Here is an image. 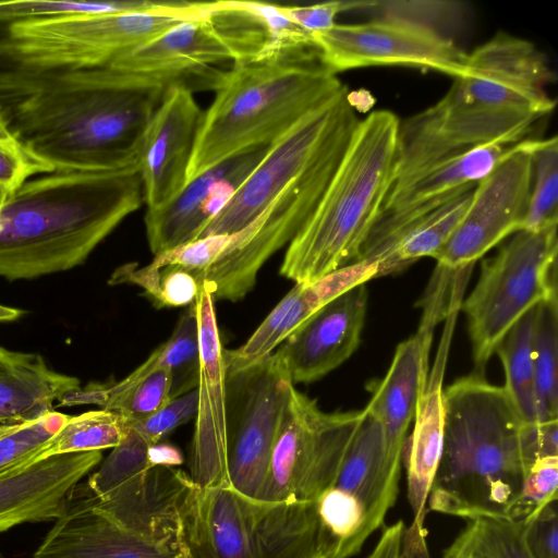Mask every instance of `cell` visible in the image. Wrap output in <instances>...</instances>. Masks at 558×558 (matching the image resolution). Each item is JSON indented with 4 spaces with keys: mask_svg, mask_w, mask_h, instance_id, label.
Wrapping results in <instances>:
<instances>
[{
    "mask_svg": "<svg viewBox=\"0 0 558 558\" xmlns=\"http://www.w3.org/2000/svg\"><path fill=\"white\" fill-rule=\"evenodd\" d=\"M213 73L138 74L110 68L51 72L10 116L13 130L56 172L137 166L144 132L166 92L213 89Z\"/></svg>",
    "mask_w": 558,
    "mask_h": 558,
    "instance_id": "1",
    "label": "cell"
},
{
    "mask_svg": "<svg viewBox=\"0 0 558 558\" xmlns=\"http://www.w3.org/2000/svg\"><path fill=\"white\" fill-rule=\"evenodd\" d=\"M444 441L427 511L473 520L508 518L539 458L537 427L504 387L473 372L444 388Z\"/></svg>",
    "mask_w": 558,
    "mask_h": 558,
    "instance_id": "2",
    "label": "cell"
},
{
    "mask_svg": "<svg viewBox=\"0 0 558 558\" xmlns=\"http://www.w3.org/2000/svg\"><path fill=\"white\" fill-rule=\"evenodd\" d=\"M143 203L137 166L28 180L0 209V277L33 279L83 264Z\"/></svg>",
    "mask_w": 558,
    "mask_h": 558,
    "instance_id": "3",
    "label": "cell"
},
{
    "mask_svg": "<svg viewBox=\"0 0 558 558\" xmlns=\"http://www.w3.org/2000/svg\"><path fill=\"white\" fill-rule=\"evenodd\" d=\"M193 485L155 466L102 498L76 486L33 558H192L183 505Z\"/></svg>",
    "mask_w": 558,
    "mask_h": 558,
    "instance_id": "4",
    "label": "cell"
},
{
    "mask_svg": "<svg viewBox=\"0 0 558 558\" xmlns=\"http://www.w3.org/2000/svg\"><path fill=\"white\" fill-rule=\"evenodd\" d=\"M399 128L389 110L359 121L315 210L288 244L281 276L311 282L359 259L395 183Z\"/></svg>",
    "mask_w": 558,
    "mask_h": 558,
    "instance_id": "5",
    "label": "cell"
},
{
    "mask_svg": "<svg viewBox=\"0 0 558 558\" xmlns=\"http://www.w3.org/2000/svg\"><path fill=\"white\" fill-rule=\"evenodd\" d=\"M343 87L319 57L233 63L203 111L186 183L228 159L268 147Z\"/></svg>",
    "mask_w": 558,
    "mask_h": 558,
    "instance_id": "6",
    "label": "cell"
},
{
    "mask_svg": "<svg viewBox=\"0 0 558 558\" xmlns=\"http://www.w3.org/2000/svg\"><path fill=\"white\" fill-rule=\"evenodd\" d=\"M201 11L202 2L182 1L163 11L22 20L8 28L9 48L25 65L41 72L100 69Z\"/></svg>",
    "mask_w": 558,
    "mask_h": 558,
    "instance_id": "7",
    "label": "cell"
},
{
    "mask_svg": "<svg viewBox=\"0 0 558 558\" xmlns=\"http://www.w3.org/2000/svg\"><path fill=\"white\" fill-rule=\"evenodd\" d=\"M557 226L518 231L483 260L480 278L461 305L474 372L484 373L498 343L522 316L557 294Z\"/></svg>",
    "mask_w": 558,
    "mask_h": 558,
    "instance_id": "8",
    "label": "cell"
},
{
    "mask_svg": "<svg viewBox=\"0 0 558 558\" xmlns=\"http://www.w3.org/2000/svg\"><path fill=\"white\" fill-rule=\"evenodd\" d=\"M359 121L344 85L267 147L259 162L196 239L245 229L299 175L326 155L345 148Z\"/></svg>",
    "mask_w": 558,
    "mask_h": 558,
    "instance_id": "9",
    "label": "cell"
},
{
    "mask_svg": "<svg viewBox=\"0 0 558 558\" xmlns=\"http://www.w3.org/2000/svg\"><path fill=\"white\" fill-rule=\"evenodd\" d=\"M362 416L363 410L325 412L293 386L255 499L316 500L332 485Z\"/></svg>",
    "mask_w": 558,
    "mask_h": 558,
    "instance_id": "10",
    "label": "cell"
},
{
    "mask_svg": "<svg viewBox=\"0 0 558 558\" xmlns=\"http://www.w3.org/2000/svg\"><path fill=\"white\" fill-rule=\"evenodd\" d=\"M347 147L326 155L281 191L243 229L240 245L208 269L193 272L215 300L240 301L253 289L263 265L289 244L312 216Z\"/></svg>",
    "mask_w": 558,
    "mask_h": 558,
    "instance_id": "11",
    "label": "cell"
},
{
    "mask_svg": "<svg viewBox=\"0 0 558 558\" xmlns=\"http://www.w3.org/2000/svg\"><path fill=\"white\" fill-rule=\"evenodd\" d=\"M292 384L276 351L227 375V468L230 487L255 499L267 475Z\"/></svg>",
    "mask_w": 558,
    "mask_h": 558,
    "instance_id": "12",
    "label": "cell"
},
{
    "mask_svg": "<svg viewBox=\"0 0 558 558\" xmlns=\"http://www.w3.org/2000/svg\"><path fill=\"white\" fill-rule=\"evenodd\" d=\"M313 36L322 63L335 74L374 65L420 68L454 78L466 72L468 53L451 38L400 19L336 23Z\"/></svg>",
    "mask_w": 558,
    "mask_h": 558,
    "instance_id": "13",
    "label": "cell"
},
{
    "mask_svg": "<svg viewBox=\"0 0 558 558\" xmlns=\"http://www.w3.org/2000/svg\"><path fill=\"white\" fill-rule=\"evenodd\" d=\"M539 119L534 114L464 105L446 94L432 107L400 121L395 183L478 146L523 141Z\"/></svg>",
    "mask_w": 558,
    "mask_h": 558,
    "instance_id": "14",
    "label": "cell"
},
{
    "mask_svg": "<svg viewBox=\"0 0 558 558\" xmlns=\"http://www.w3.org/2000/svg\"><path fill=\"white\" fill-rule=\"evenodd\" d=\"M535 140L514 144L473 190L470 205L447 243L433 256L437 267H471L490 248L523 230L532 184Z\"/></svg>",
    "mask_w": 558,
    "mask_h": 558,
    "instance_id": "15",
    "label": "cell"
},
{
    "mask_svg": "<svg viewBox=\"0 0 558 558\" xmlns=\"http://www.w3.org/2000/svg\"><path fill=\"white\" fill-rule=\"evenodd\" d=\"M550 81L548 61L534 44L498 32L468 53L465 74L446 94L464 105L543 118L555 107L546 92Z\"/></svg>",
    "mask_w": 558,
    "mask_h": 558,
    "instance_id": "16",
    "label": "cell"
},
{
    "mask_svg": "<svg viewBox=\"0 0 558 558\" xmlns=\"http://www.w3.org/2000/svg\"><path fill=\"white\" fill-rule=\"evenodd\" d=\"M192 305L198 325L199 369L190 477L201 488L230 487L227 468V373L215 299L201 284Z\"/></svg>",
    "mask_w": 558,
    "mask_h": 558,
    "instance_id": "17",
    "label": "cell"
},
{
    "mask_svg": "<svg viewBox=\"0 0 558 558\" xmlns=\"http://www.w3.org/2000/svg\"><path fill=\"white\" fill-rule=\"evenodd\" d=\"M193 93L184 84L171 86L144 132L137 168L147 210L167 205L186 185L203 116Z\"/></svg>",
    "mask_w": 558,
    "mask_h": 558,
    "instance_id": "18",
    "label": "cell"
},
{
    "mask_svg": "<svg viewBox=\"0 0 558 558\" xmlns=\"http://www.w3.org/2000/svg\"><path fill=\"white\" fill-rule=\"evenodd\" d=\"M367 311L365 283L342 293L303 322L277 350L293 385L312 383L357 349Z\"/></svg>",
    "mask_w": 558,
    "mask_h": 558,
    "instance_id": "19",
    "label": "cell"
},
{
    "mask_svg": "<svg viewBox=\"0 0 558 558\" xmlns=\"http://www.w3.org/2000/svg\"><path fill=\"white\" fill-rule=\"evenodd\" d=\"M450 330L444 335L437 361L421 388L414 414V427L405 451L408 499L413 513L409 527L405 526L401 558H429L424 525L427 514V499L434 482L444 441V388L446 357Z\"/></svg>",
    "mask_w": 558,
    "mask_h": 558,
    "instance_id": "20",
    "label": "cell"
},
{
    "mask_svg": "<svg viewBox=\"0 0 558 558\" xmlns=\"http://www.w3.org/2000/svg\"><path fill=\"white\" fill-rule=\"evenodd\" d=\"M267 147L228 159L187 182L167 205L146 210L144 223L154 255L193 241L255 168Z\"/></svg>",
    "mask_w": 558,
    "mask_h": 558,
    "instance_id": "21",
    "label": "cell"
},
{
    "mask_svg": "<svg viewBox=\"0 0 558 558\" xmlns=\"http://www.w3.org/2000/svg\"><path fill=\"white\" fill-rule=\"evenodd\" d=\"M101 451L52 456L0 474V533L26 522L56 521Z\"/></svg>",
    "mask_w": 558,
    "mask_h": 558,
    "instance_id": "22",
    "label": "cell"
},
{
    "mask_svg": "<svg viewBox=\"0 0 558 558\" xmlns=\"http://www.w3.org/2000/svg\"><path fill=\"white\" fill-rule=\"evenodd\" d=\"M441 315L437 306L426 305L417 332L398 344L387 374L371 388L372 398L365 407L380 423L388 463L398 472L407 432L428 373L433 330Z\"/></svg>",
    "mask_w": 558,
    "mask_h": 558,
    "instance_id": "23",
    "label": "cell"
},
{
    "mask_svg": "<svg viewBox=\"0 0 558 558\" xmlns=\"http://www.w3.org/2000/svg\"><path fill=\"white\" fill-rule=\"evenodd\" d=\"M240 496L248 558H331L315 500L266 502Z\"/></svg>",
    "mask_w": 558,
    "mask_h": 558,
    "instance_id": "24",
    "label": "cell"
},
{
    "mask_svg": "<svg viewBox=\"0 0 558 558\" xmlns=\"http://www.w3.org/2000/svg\"><path fill=\"white\" fill-rule=\"evenodd\" d=\"M400 474L388 463L380 423L364 408L330 487L339 488L359 501L373 534L397 500Z\"/></svg>",
    "mask_w": 558,
    "mask_h": 558,
    "instance_id": "25",
    "label": "cell"
},
{
    "mask_svg": "<svg viewBox=\"0 0 558 558\" xmlns=\"http://www.w3.org/2000/svg\"><path fill=\"white\" fill-rule=\"evenodd\" d=\"M226 60H231L228 49L201 11L198 16L121 54L106 68L138 74L197 76L210 73L215 70L213 64Z\"/></svg>",
    "mask_w": 558,
    "mask_h": 558,
    "instance_id": "26",
    "label": "cell"
},
{
    "mask_svg": "<svg viewBox=\"0 0 558 558\" xmlns=\"http://www.w3.org/2000/svg\"><path fill=\"white\" fill-rule=\"evenodd\" d=\"M183 525L192 558H248L241 496L231 487L194 484L183 505Z\"/></svg>",
    "mask_w": 558,
    "mask_h": 558,
    "instance_id": "27",
    "label": "cell"
},
{
    "mask_svg": "<svg viewBox=\"0 0 558 558\" xmlns=\"http://www.w3.org/2000/svg\"><path fill=\"white\" fill-rule=\"evenodd\" d=\"M81 386L52 371L37 353L0 347V434L53 411V402Z\"/></svg>",
    "mask_w": 558,
    "mask_h": 558,
    "instance_id": "28",
    "label": "cell"
},
{
    "mask_svg": "<svg viewBox=\"0 0 558 558\" xmlns=\"http://www.w3.org/2000/svg\"><path fill=\"white\" fill-rule=\"evenodd\" d=\"M325 304L322 292L313 281L295 283L242 345L233 350L223 349L227 375L241 372L272 354L279 344Z\"/></svg>",
    "mask_w": 558,
    "mask_h": 558,
    "instance_id": "29",
    "label": "cell"
},
{
    "mask_svg": "<svg viewBox=\"0 0 558 558\" xmlns=\"http://www.w3.org/2000/svg\"><path fill=\"white\" fill-rule=\"evenodd\" d=\"M474 187L442 203L410 226L380 264L378 276L400 270L421 257H433L462 220Z\"/></svg>",
    "mask_w": 558,
    "mask_h": 558,
    "instance_id": "30",
    "label": "cell"
},
{
    "mask_svg": "<svg viewBox=\"0 0 558 558\" xmlns=\"http://www.w3.org/2000/svg\"><path fill=\"white\" fill-rule=\"evenodd\" d=\"M535 319L536 306L509 329L495 350L505 372L502 387L531 427L539 425L533 362Z\"/></svg>",
    "mask_w": 558,
    "mask_h": 558,
    "instance_id": "31",
    "label": "cell"
},
{
    "mask_svg": "<svg viewBox=\"0 0 558 558\" xmlns=\"http://www.w3.org/2000/svg\"><path fill=\"white\" fill-rule=\"evenodd\" d=\"M441 558H533L523 522L509 518L469 520Z\"/></svg>",
    "mask_w": 558,
    "mask_h": 558,
    "instance_id": "32",
    "label": "cell"
},
{
    "mask_svg": "<svg viewBox=\"0 0 558 558\" xmlns=\"http://www.w3.org/2000/svg\"><path fill=\"white\" fill-rule=\"evenodd\" d=\"M126 429L128 417L114 411L101 409L69 416L57 434L23 464L57 454L112 449Z\"/></svg>",
    "mask_w": 558,
    "mask_h": 558,
    "instance_id": "33",
    "label": "cell"
},
{
    "mask_svg": "<svg viewBox=\"0 0 558 558\" xmlns=\"http://www.w3.org/2000/svg\"><path fill=\"white\" fill-rule=\"evenodd\" d=\"M534 383L539 424L558 420V295L536 306Z\"/></svg>",
    "mask_w": 558,
    "mask_h": 558,
    "instance_id": "34",
    "label": "cell"
},
{
    "mask_svg": "<svg viewBox=\"0 0 558 558\" xmlns=\"http://www.w3.org/2000/svg\"><path fill=\"white\" fill-rule=\"evenodd\" d=\"M532 184L523 230L537 231L558 223V140H535L532 148Z\"/></svg>",
    "mask_w": 558,
    "mask_h": 558,
    "instance_id": "35",
    "label": "cell"
},
{
    "mask_svg": "<svg viewBox=\"0 0 558 558\" xmlns=\"http://www.w3.org/2000/svg\"><path fill=\"white\" fill-rule=\"evenodd\" d=\"M153 445L128 420L122 440L85 483L90 493L102 498L134 477L153 469L148 452Z\"/></svg>",
    "mask_w": 558,
    "mask_h": 558,
    "instance_id": "36",
    "label": "cell"
},
{
    "mask_svg": "<svg viewBox=\"0 0 558 558\" xmlns=\"http://www.w3.org/2000/svg\"><path fill=\"white\" fill-rule=\"evenodd\" d=\"M110 282L140 286L158 307L191 305L201 288L193 272L173 266L153 270L124 265L114 271Z\"/></svg>",
    "mask_w": 558,
    "mask_h": 558,
    "instance_id": "37",
    "label": "cell"
},
{
    "mask_svg": "<svg viewBox=\"0 0 558 558\" xmlns=\"http://www.w3.org/2000/svg\"><path fill=\"white\" fill-rule=\"evenodd\" d=\"M162 367L172 374V398L197 387L199 369L198 325L193 305L158 348Z\"/></svg>",
    "mask_w": 558,
    "mask_h": 558,
    "instance_id": "38",
    "label": "cell"
},
{
    "mask_svg": "<svg viewBox=\"0 0 558 558\" xmlns=\"http://www.w3.org/2000/svg\"><path fill=\"white\" fill-rule=\"evenodd\" d=\"M56 172L13 130L7 111L0 107V189L12 194L39 174Z\"/></svg>",
    "mask_w": 558,
    "mask_h": 558,
    "instance_id": "39",
    "label": "cell"
},
{
    "mask_svg": "<svg viewBox=\"0 0 558 558\" xmlns=\"http://www.w3.org/2000/svg\"><path fill=\"white\" fill-rule=\"evenodd\" d=\"M70 415L51 411L0 434V474L23 464L62 427Z\"/></svg>",
    "mask_w": 558,
    "mask_h": 558,
    "instance_id": "40",
    "label": "cell"
},
{
    "mask_svg": "<svg viewBox=\"0 0 558 558\" xmlns=\"http://www.w3.org/2000/svg\"><path fill=\"white\" fill-rule=\"evenodd\" d=\"M243 240V230L233 234L207 235L155 255L147 267L159 270L173 266L191 272H201L240 245Z\"/></svg>",
    "mask_w": 558,
    "mask_h": 558,
    "instance_id": "41",
    "label": "cell"
},
{
    "mask_svg": "<svg viewBox=\"0 0 558 558\" xmlns=\"http://www.w3.org/2000/svg\"><path fill=\"white\" fill-rule=\"evenodd\" d=\"M172 399V374L159 368L126 391L107 398L104 410L129 418H143L163 408Z\"/></svg>",
    "mask_w": 558,
    "mask_h": 558,
    "instance_id": "42",
    "label": "cell"
},
{
    "mask_svg": "<svg viewBox=\"0 0 558 558\" xmlns=\"http://www.w3.org/2000/svg\"><path fill=\"white\" fill-rule=\"evenodd\" d=\"M9 26L0 21V107L10 118L16 106L34 94L51 72L31 69L11 52Z\"/></svg>",
    "mask_w": 558,
    "mask_h": 558,
    "instance_id": "43",
    "label": "cell"
},
{
    "mask_svg": "<svg viewBox=\"0 0 558 558\" xmlns=\"http://www.w3.org/2000/svg\"><path fill=\"white\" fill-rule=\"evenodd\" d=\"M558 456L537 458L527 470L521 494L512 507L509 519L527 522L558 494Z\"/></svg>",
    "mask_w": 558,
    "mask_h": 558,
    "instance_id": "44",
    "label": "cell"
},
{
    "mask_svg": "<svg viewBox=\"0 0 558 558\" xmlns=\"http://www.w3.org/2000/svg\"><path fill=\"white\" fill-rule=\"evenodd\" d=\"M197 411V388L172 398L163 408L143 418H129L151 445L161 440L178 426L195 418Z\"/></svg>",
    "mask_w": 558,
    "mask_h": 558,
    "instance_id": "45",
    "label": "cell"
},
{
    "mask_svg": "<svg viewBox=\"0 0 558 558\" xmlns=\"http://www.w3.org/2000/svg\"><path fill=\"white\" fill-rule=\"evenodd\" d=\"M553 501L525 525V542L533 558H558V512Z\"/></svg>",
    "mask_w": 558,
    "mask_h": 558,
    "instance_id": "46",
    "label": "cell"
},
{
    "mask_svg": "<svg viewBox=\"0 0 558 558\" xmlns=\"http://www.w3.org/2000/svg\"><path fill=\"white\" fill-rule=\"evenodd\" d=\"M354 9V2L329 1L311 5H281L282 12L295 24L314 34L336 24L343 10Z\"/></svg>",
    "mask_w": 558,
    "mask_h": 558,
    "instance_id": "47",
    "label": "cell"
},
{
    "mask_svg": "<svg viewBox=\"0 0 558 558\" xmlns=\"http://www.w3.org/2000/svg\"><path fill=\"white\" fill-rule=\"evenodd\" d=\"M404 529L402 520L385 527L367 558H401Z\"/></svg>",
    "mask_w": 558,
    "mask_h": 558,
    "instance_id": "48",
    "label": "cell"
},
{
    "mask_svg": "<svg viewBox=\"0 0 558 558\" xmlns=\"http://www.w3.org/2000/svg\"><path fill=\"white\" fill-rule=\"evenodd\" d=\"M107 385L89 384L65 392L59 400V407H73L77 404H97L104 408L107 401Z\"/></svg>",
    "mask_w": 558,
    "mask_h": 558,
    "instance_id": "49",
    "label": "cell"
},
{
    "mask_svg": "<svg viewBox=\"0 0 558 558\" xmlns=\"http://www.w3.org/2000/svg\"><path fill=\"white\" fill-rule=\"evenodd\" d=\"M148 460L151 468H174L183 463V456L177 447L157 442L149 448Z\"/></svg>",
    "mask_w": 558,
    "mask_h": 558,
    "instance_id": "50",
    "label": "cell"
},
{
    "mask_svg": "<svg viewBox=\"0 0 558 558\" xmlns=\"http://www.w3.org/2000/svg\"><path fill=\"white\" fill-rule=\"evenodd\" d=\"M24 312L20 308L0 304V323L14 322L19 319Z\"/></svg>",
    "mask_w": 558,
    "mask_h": 558,
    "instance_id": "51",
    "label": "cell"
},
{
    "mask_svg": "<svg viewBox=\"0 0 558 558\" xmlns=\"http://www.w3.org/2000/svg\"><path fill=\"white\" fill-rule=\"evenodd\" d=\"M0 558H4V556L0 553Z\"/></svg>",
    "mask_w": 558,
    "mask_h": 558,
    "instance_id": "52",
    "label": "cell"
}]
</instances>
